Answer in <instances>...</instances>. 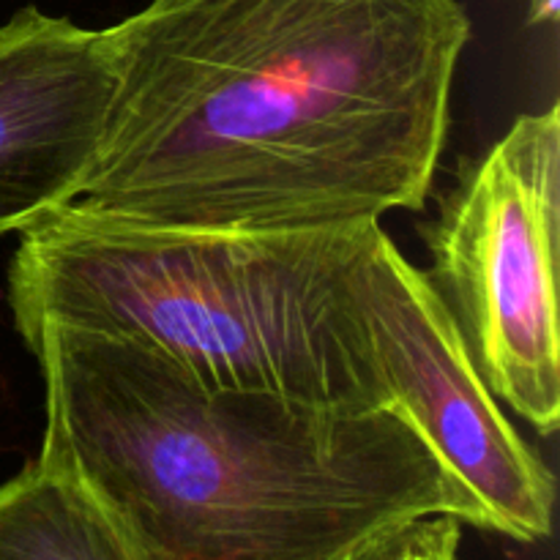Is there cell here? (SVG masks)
Returning a JSON list of instances; mask_svg holds the SVG:
<instances>
[{
	"label": "cell",
	"instance_id": "1",
	"mask_svg": "<svg viewBox=\"0 0 560 560\" xmlns=\"http://www.w3.org/2000/svg\"><path fill=\"white\" fill-rule=\"evenodd\" d=\"M107 33L113 102L71 206L284 233L424 208L470 20L457 0H151Z\"/></svg>",
	"mask_w": 560,
	"mask_h": 560
},
{
	"label": "cell",
	"instance_id": "2",
	"mask_svg": "<svg viewBox=\"0 0 560 560\" xmlns=\"http://www.w3.org/2000/svg\"><path fill=\"white\" fill-rule=\"evenodd\" d=\"M38 457L140 560H345L421 514L481 512L399 410L211 392L151 350L42 328Z\"/></svg>",
	"mask_w": 560,
	"mask_h": 560
},
{
	"label": "cell",
	"instance_id": "3",
	"mask_svg": "<svg viewBox=\"0 0 560 560\" xmlns=\"http://www.w3.org/2000/svg\"><path fill=\"white\" fill-rule=\"evenodd\" d=\"M377 230L140 228L66 206L20 230L9 306L20 337L135 345L211 392L386 410L359 293Z\"/></svg>",
	"mask_w": 560,
	"mask_h": 560
},
{
	"label": "cell",
	"instance_id": "4",
	"mask_svg": "<svg viewBox=\"0 0 560 560\" xmlns=\"http://www.w3.org/2000/svg\"><path fill=\"white\" fill-rule=\"evenodd\" d=\"M424 233V277L492 397L539 435L560 424V107L520 115L459 162Z\"/></svg>",
	"mask_w": 560,
	"mask_h": 560
},
{
	"label": "cell",
	"instance_id": "5",
	"mask_svg": "<svg viewBox=\"0 0 560 560\" xmlns=\"http://www.w3.org/2000/svg\"><path fill=\"white\" fill-rule=\"evenodd\" d=\"M359 293L392 408L468 490L481 530L525 545L545 541L556 476L481 381L430 279L383 228L361 262Z\"/></svg>",
	"mask_w": 560,
	"mask_h": 560
},
{
	"label": "cell",
	"instance_id": "6",
	"mask_svg": "<svg viewBox=\"0 0 560 560\" xmlns=\"http://www.w3.org/2000/svg\"><path fill=\"white\" fill-rule=\"evenodd\" d=\"M115 55L36 5L0 25V235L77 202L107 124Z\"/></svg>",
	"mask_w": 560,
	"mask_h": 560
},
{
	"label": "cell",
	"instance_id": "7",
	"mask_svg": "<svg viewBox=\"0 0 560 560\" xmlns=\"http://www.w3.org/2000/svg\"><path fill=\"white\" fill-rule=\"evenodd\" d=\"M0 560H140L98 503L33 457L0 485Z\"/></svg>",
	"mask_w": 560,
	"mask_h": 560
},
{
	"label": "cell",
	"instance_id": "8",
	"mask_svg": "<svg viewBox=\"0 0 560 560\" xmlns=\"http://www.w3.org/2000/svg\"><path fill=\"white\" fill-rule=\"evenodd\" d=\"M463 523L452 514H421L377 530L345 560H459Z\"/></svg>",
	"mask_w": 560,
	"mask_h": 560
},
{
	"label": "cell",
	"instance_id": "9",
	"mask_svg": "<svg viewBox=\"0 0 560 560\" xmlns=\"http://www.w3.org/2000/svg\"><path fill=\"white\" fill-rule=\"evenodd\" d=\"M560 0H528V22L530 25H556Z\"/></svg>",
	"mask_w": 560,
	"mask_h": 560
}]
</instances>
